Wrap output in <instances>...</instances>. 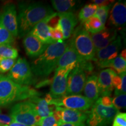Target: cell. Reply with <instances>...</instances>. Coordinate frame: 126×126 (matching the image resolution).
<instances>
[{
    "mask_svg": "<svg viewBox=\"0 0 126 126\" xmlns=\"http://www.w3.org/2000/svg\"><path fill=\"white\" fill-rule=\"evenodd\" d=\"M39 94L28 86H22L12 81L7 76L0 74V106H5L14 102L29 99Z\"/></svg>",
    "mask_w": 126,
    "mask_h": 126,
    "instance_id": "obj_3",
    "label": "cell"
},
{
    "mask_svg": "<svg viewBox=\"0 0 126 126\" xmlns=\"http://www.w3.org/2000/svg\"><path fill=\"white\" fill-rule=\"evenodd\" d=\"M94 2V4L97 6V7H102V6H107L109 5L110 4L114 2V1H105V0H100V1H93Z\"/></svg>",
    "mask_w": 126,
    "mask_h": 126,
    "instance_id": "obj_37",
    "label": "cell"
},
{
    "mask_svg": "<svg viewBox=\"0 0 126 126\" xmlns=\"http://www.w3.org/2000/svg\"><path fill=\"white\" fill-rule=\"evenodd\" d=\"M94 103L85 96L80 94H72L64 96L60 98H52L49 105L55 107L63 106L69 109L86 111L92 107Z\"/></svg>",
    "mask_w": 126,
    "mask_h": 126,
    "instance_id": "obj_8",
    "label": "cell"
},
{
    "mask_svg": "<svg viewBox=\"0 0 126 126\" xmlns=\"http://www.w3.org/2000/svg\"><path fill=\"white\" fill-rule=\"evenodd\" d=\"M117 36V31L114 28H105L102 31L91 36L93 44L96 51H98L105 48L113 41L116 39Z\"/></svg>",
    "mask_w": 126,
    "mask_h": 126,
    "instance_id": "obj_13",
    "label": "cell"
},
{
    "mask_svg": "<svg viewBox=\"0 0 126 126\" xmlns=\"http://www.w3.org/2000/svg\"><path fill=\"white\" fill-rule=\"evenodd\" d=\"M50 37L54 42H62L64 41L63 34L60 28L58 25L56 28H52L50 27Z\"/></svg>",
    "mask_w": 126,
    "mask_h": 126,
    "instance_id": "obj_33",
    "label": "cell"
},
{
    "mask_svg": "<svg viewBox=\"0 0 126 126\" xmlns=\"http://www.w3.org/2000/svg\"><path fill=\"white\" fill-rule=\"evenodd\" d=\"M83 91L85 97L94 103L99 99V91L96 75H93L88 77L86 81Z\"/></svg>",
    "mask_w": 126,
    "mask_h": 126,
    "instance_id": "obj_22",
    "label": "cell"
},
{
    "mask_svg": "<svg viewBox=\"0 0 126 126\" xmlns=\"http://www.w3.org/2000/svg\"><path fill=\"white\" fill-rule=\"evenodd\" d=\"M7 77L20 85L29 86L36 82L31 66L24 58H19L9 71Z\"/></svg>",
    "mask_w": 126,
    "mask_h": 126,
    "instance_id": "obj_7",
    "label": "cell"
},
{
    "mask_svg": "<svg viewBox=\"0 0 126 126\" xmlns=\"http://www.w3.org/2000/svg\"><path fill=\"white\" fill-rule=\"evenodd\" d=\"M13 122L10 116L2 114L0 111V126H4L8 125Z\"/></svg>",
    "mask_w": 126,
    "mask_h": 126,
    "instance_id": "obj_36",
    "label": "cell"
},
{
    "mask_svg": "<svg viewBox=\"0 0 126 126\" xmlns=\"http://www.w3.org/2000/svg\"><path fill=\"white\" fill-rule=\"evenodd\" d=\"M117 74L114 70L111 68H107L102 70L97 77L99 95L102 96H110L114 89L113 85V78Z\"/></svg>",
    "mask_w": 126,
    "mask_h": 126,
    "instance_id": "obj_12",
    "label": "cell"
},
{
    "mask_svg": "<svg viewBox=\"0 0 126 126\" xmlns=\"http://www.w3.org/2000/svg\"><path fill=\"white\" fill-rule=\"evenodd\" d=\"M86 81V72L80 65H77L69 74L66 95L78 94L82 92Z\"/></svg>",
    "mask_w": 126,
    "mask_h": 126,
    "instance_id": "obj_9",
    "label": "cell"
},
{
    "mask_svg": "<svg viewBox=\"0 0 126 126\" xmlns=\"http://www.w3.org/2000/svg\"><path fill=\"white\" fill-rule=\"evenodd\" d=\"M10 116L13 122L26 126H37L41 119L34 105L29 101L19 102L11 108Z\"/></svg>",
    "mask_w": 126,
    "mask_h": 126,
    "instance_id": "obj_5",
    "label": "cell"
},
{
    "mask_svg": "<svg viewBox=\"0 0 126 126\" xmlns=\"http://www.w3.org/2000/svg\"><path fill=\"white\" fill-rule=\"evenodd\" d=\"M18 57V51L16 48L11 45L5 44L0 45V59H16Z\"/></svg>",
    "mask_w": 126,
    "mask_h": 126,
    "instance_id": "obj_27",
    "label": "cell"
},
{
    "mask_svg": "<svg viewBox=\"0 0 126 126\" xmlns=\"http://www.w3.org/2000/svg\"><path fill=\"white\" fill-rule=\"evenodd\" d=\"M53 14L51 8L44 3L20 2L17 16L18 36L24 37L37 23Z\"/></svg>",
    "mask_w": 126,
    "mask_h": 126,
    "instance_id": "obj_1",
    "label": "cell"
},
{
    "mask_svg": "<svg viewBox=\"0 0 126 126\" xmlns=\"http://www.w3.org/2000/svg\"><path fill=\"white\" fill-rule=\"evenodd\" d=\"M73 69L70 67L56 68L52 81L50 94L54 99L66 96L67 79L70 72Z\"/></svg>",
    "mask_w": 126,
    "mask_h": 126,
    "instance_id": "obj_10",
    "label": "cell"
},
{
    "mask_svg": "<svg viewBox=\"0 0 126 126\" xmlns=\"http://www.w3.org/2000/svg\"><path fill=\"white\" fill-rule=\"evenodd\" d=\"M68 45L65 41L57 42L47 46L42 54L31 63V70L36 77H46L49 75L57 67L58 61Z\"/></svg>",
    "mask_w": 126,
    "mask_h": 126,
    "instance_id": "obj_2",
    "label": "cell"
},
{
    "mask_svg": "<svg viewBox=\"0 0 126 126\" xmlns=\"http://www.w3.org/2000/svg\"><path fill=\"white\" fill-rule=\"evenodd\" d=\"M97 101L105 107H112V99L110 96H102L99 98Z\"/></svg>",
    "mask_w": 126,
    "mask_h": 126,
    "instance_id": "obj_35",
    "label": "cell"
},
{
    "mask_svg": "<svg viewBox=\"0 0 126 126\" xmlns=\"http://www.w3.org/2000/svg\"><path fill=\"white\" fill-rule=\"evenodd\" d=\"M53 15L47 17L46 18L40 21L30 32L33 35L36 36L42 43L47 45L55 43V42L52 40L50 37V26L48 25V20Z\"/></svg>",
    "mask_w": 126,
    "mask_h": 126,
    "instance_id": "obj_20",
    "label": "cell"
},
{
    "mask_svg": "<svg viewBox=\"0 0 126 126\" xmlns=\"http://www.w3.org/2000/svg\"><path fill=\"white\" fill-rule=\"evenodd\" d=\"M109 23L115 28H123L126 22V1H118L113 6L109 17Z\"/></svg>",
    "mask_w": 126,
    "mask_h": 126,
    "instance_id": "obj_16",
    "label": "cell"
},
{
    "mask_svg": "<svg viewBox=\"0 0 126 126\" xmlns=\"http://www.w3.org/2000/svg\"><path fill=\"white\" fill-rule=\"evenodd\" d=\"M83 28L88 33L94 34L103 30L105 28V26L97 17L93 16L85 22Z\"/></svg>",
    "mask_w": 126,
    "mask_h": 126,
    "instance_id": "obj_25",
    "label": "cell"
},
{
    "mask_svg": "<svg viewBox=\"0 0 126 126\" xmlns=\"http://www.w3.org/2000/svg\"><path fill=\"white\" fill-rule=\"evenodd\" d=\"M89 112V111H82L61 107V123L85 124Z\"/></svg>",
    "mask_w": 126,
    "mask_h": 126,
    "instance_id": "obj_19",
    "label": "cell"
},
{
    "mask_svg": "<svg viewBox=\"0 0 126 126\" xmlns=\"http://www.w3.org/2000/svg\"><path fill=\"white\" fill-rule=\"evenodd\" d=\"M112 103L113 107L119 110L126 108V94H121L115 96L112 99Z\"/></svg>",
    "mask_w": 126,
    "mask_h": 126,
    "instance_id": "obj_30",
    "label": "cell"
},
{
    "mask_svg": "<svg viewBox=\"0 0 126 126\" xmlns=\"http://www.w3.org/2000/svg\"><path fill=\"white\" fill-rule=\"evenodd\" d=\"M97 64L100 68H113L119 75L126 71V60L120 56L111 60L97 61Z\"/></svg>",
    "mask_w": 126,
    "mask_h": 126,
    "instance_id": "obj_23",
    "label": "cell"
},
{
    "mask_svg": "<svg viewBox=\"0 0 126 126\" xmlns=\"http://www.w3.org/2000/svg\"><path fill=\"white\" fill-rule=\"evenodd\" d=\"M110 8V5L102 6V7H97L96 11L94 15V16L97 17L100 20V21L104 25H105V23H106L107 19H108Z\"/></svg>",
    "mask_w": 126,
    "mask_h": 126,
    "instance_id": "obj_29",
    "label": "cell"
},
{
    "mask_svg": "<svg viewBox=\"0 0 126 126\" xmlns=\"http://www.w3.org/2000/svg\"><path fill=\"white\" fill-rule=\"evenodd\" d=\"M28 101L33 103L36 113L41 118L47 117L53 114L55 106L49 105L45 98H40L37 96H34L30 97Z\"/></svg>",
    "mask_w": 126,
    "mask_h": 126,
    "instance_id": "obj_21",
    "label": "cell"
},
{
    "mask_svg": "<svg viewBox=\"0 0 126 126\" xmlns=\"http://www.w3.org/2000/svg\"><path fill=\"white\" fill-rule=\"evenodd\" d=\"M59 126H86L85 124H70V123H61Z\"/></svg>",
    "mask_w": 126,
    "mask_h": 126,
    "instance_id": "obj_38",
    "label": "cell"
},
{
    "mask_svg": "<svg viewBox=\"0 0 126 126\" xmlns=\"http://www.w3.org/2000/svg\"><path fill=\"white\" fill-rule=\"evenodd\" d=\"M0 19L3 26L14 37L18 36L17 12L15 5L7 4L4 5L0 12Z\"/></svg>",
    "mask_w": 126,
    "mask_h": 126,
    "instance_id": "obj_11",
    "label": "cell"
},
{
    "mask_svg": "<svg viewBox=\"0 0 126 126\" xmlns=\"http://www.w3.org/2000/svg\"></svg>",
    "mask_w": 126,
    "mask_h": 126,
    "instance_id": "obj_39",
    "label": "cell"
},
{
    "mask_svg": "<svg viewBox=\"0 0 126 126\" xmlns=\"http://www.w3.org/2000/svg\"><path fill=\"white\" fill-rule=\"evenodd\" d=\"M14 40L15 37L3 26L0 19V45L5 44L10 45L14 43Z\"/></svg>",
    "mask_w": 126,
    "mask_h": 126,
    "instance_id": "obj_28",
    "label": "cell"
},
{
    "mask_svg": "<svg viewBox=\"0 0 126 126\" xmlns=\"http://www.w3.org/2000/svg\"><path fill=\"white\" fill-rule=\"evenodd\" d=\"M16 60L15 59H0V72L5 73L9 71L13 67L15 64Z\"/></svg>",
    "mask_w": 126,
    "mask_h": 126,
    "instance_id": "obj_31",
    "label": "cell"
},
{
    "mask_svg": "<svg viewBox=\"0 0 126 126\" xmlns=\"http://www.w3.org/2000/svg\"><path fill=\"white\" fill-rule=\"evenodd\" d=\"M72 34V38L70 40V44L73 47L78 56L84 61H95L96 51L90 34L81 26L77 28Z\"/></svg>",
    "mask_w": 126,
    "mask_h": 126,
    "instance_id": "obj_4",
    "label": "cell"
},
{
    "mask_svg": "<svg viewBox=\"0 0 126 126\" xmlns=\"http://www.w3.org/2000/svg\"><path fill=\"white\" fill-rule=\"evenodd\" d=\"M83 60L78 56L74 48L70 43H68L62 56L60 58L58 61L57 68H63L70 67L74 69L79 63L82 62Z\"/></svg>",
    "mask_w": 126,
    "mask_h": 126,
    "instance_id": "obj_17",
    "label": "cell"
},
{
    "mask_svg": "<svg viewBox=\"0 0 126 126\" xmlns=\"http://www.w3.org/2000/svg\"><path fill=\"white\" fill-rule=\"evenodd\" d=\"M60 123L56 121L53 114L41 118L37 126H59Z\"/></svg>",
    "mask_w": 126,
    "mask_h": 126,
    "instance_id": "obj_32",
    "label": "cell"
},
{
    "mask_svg": "<svg viewBox=\"0 0 126 126\" xmlns=\"http://www.w3.org/2000/svg\"><path fill=\"white\" fill-rule=\"evenodd\" d=\"M59 26L63 34L64 40L70 38L73 33L74 30L77 26V18L72 12L59 14Z\"/></svg>",
    "mask_w": 126,
    "mask_h": 126,
    "instance_id": "obj_18",
    "label": "cell"
},
{
    "mask_svg": "<svg viewBox=\"0 0 126 126\" xmlns=\"http://www.w3.org/2000/svg\"><path fill=\"white\" fill-rule=\"evenodd\" d=\"M122 47V40L120 36H117L116 39L105 48L96 51L95 61H103L111 60L116 58Z\"/></svg>",
    "mask_w": 126,
    "mask_h": 126,
    "instance_id": "obj_15",
    "label": "cell"
},
{
    "mask_svg": "<svg viewBox=\"0 0 126 126\" xmlns=\"http://www.w3.org/2000/svg\"><path fill=\"white\" fill-rule=\"evenodd\" d=\"M23 43L28 56L33 58L37 57L42 54L48 46L42 43L31 32L24 36Z\"/></svg>",
    "mask_w": 126,
    "mask_h": 126,
    "instance_id": "obj_14",
    "label": "cell"
},
{
    "mask_svg": "<svg viewBox=\"0 0 126 126\" xmlns=\"http://www.w3.org/2000/svg\"><path fill=\"white\" fill-rule=\"evenodd\" d=\"M97 8V6L94 4L86 5L79 12L78 19L82 23H84L88 19L94 16Z\"/></svg>",
    "mask_w": 126,
    "mask_h": 126,
    "instance_id": "obj_26",
    "label": "cell"
},
{
    "mask_svg": "<svg viewBox=\"0 0 126 126\" xmlns=\"http://www.w3.org/2000/svg\"><path fill=\"white\" fill-rule=\"evenodd\" d=\"M53 7L59 14L72 12L77 7L78 2L73 0H53L51 1Z\"/></svg>",
    "mask_w": 126,
    "mask_h": 126,
    "instance_id": "obj_24",
    "label": "cell"
},
{
    "mask_svg": "<svg viewBox=\"0 0 126 126\" xmlns=\"http://www.w3.org/2000/svg\"><path fill=\"white\" fill-rule=\"evenodd\" d=\"M112 126H126V113L118 111L113 120Z\"/></svg>",
    "mask_w": 126,
    "mask_h": 126,
    "instance_id": "obj_34",
    "label": "cell"
},
{
    "mask_svg": "<svg viewBox=\"0 0 126 126\" xmlns=\"http://www.w3.org/2000/svg\"><path fill=\"white\" fill-rule=\"evenodd\" d=\"M114 107H105L96 101L89 112L87 126H109L118 112Z\"/></svg>",
    "mask_w": 126,
    "mask_h": 126,
    "instance_id": "obj_6",
    "label": "cell"
}]
</instances>
